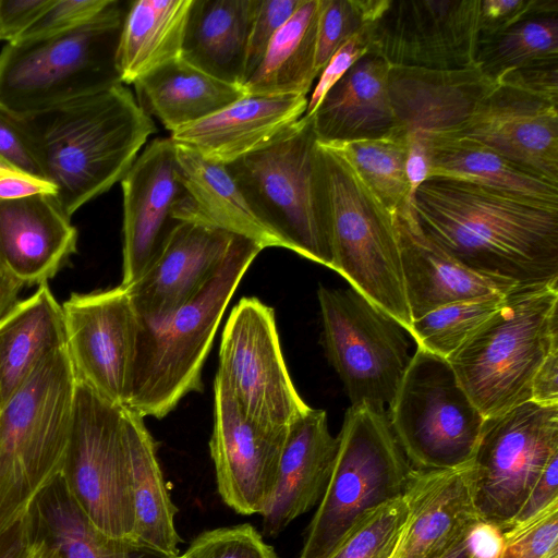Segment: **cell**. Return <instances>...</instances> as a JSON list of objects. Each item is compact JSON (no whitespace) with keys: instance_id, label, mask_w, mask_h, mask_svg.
<instances>
[{"instance_id":"cell-1","label":"cell","mask_w":558,"mask_h":558,"mask_svg":"<svg viewBox=\"0 0 558 558\" xmlns=\"http://www.w3.org/2000/svg\"><path fill=\"white\" fill-rule=\"evenodd\" d=\"M410 206L424 233L468 268L515 287L558 281V206L433 178Z\"/></svg>"},{"instance_id":"cell-2","label":"cell","mask_w":558,"mask_h":558,"mask_svg":"<svg viewBox=\"0 0 558 558\" xmlns=\"http://www.w3.org/2000/svg\"><path fill=\"white\" fill-rule=\"evenodd\" d=\"M43 178L71 216L126 174L148 137L150 116L119 83L94 94L31 113H16Z\"/></svg>"},{"instance_id":"cell-3","label":"cell","mask_w":558,"mask_h":558,"mask_svg":"<svg viewBox=\"0 0 558 558\" xmlns=\"http://www.w3.org/2000/svg\"><path fill=\"white\" fill-rule=\"evenodd\" d=\"M262 250L236 235L220 266L174 312L157 320L138 317L131 396L124 408L144 418H162L187 393L202 391V369L223 313Z\"/></svg>"},{"instance_id":"cell-4","label":"cell","mask_w":558,"mask_h":558,"mask_svg":"<svg viewBox=\"0 0 558 558\" xmlns=\"http://www.w3.org/2000/svg\"><path fill=\"white\" fill-rule=\"evenodd\" d=\"M558 281L510 290L500 307L448 357L487 418L531 400L538 367L558 348Z\"/></svg>"},{"instance_id":"cell-5","label":"cell","mask_w":558,"mask_h":558,"mask_svg":"<svg viewBox=\"0 0 558 558\" xmlns=\"http://www.w3.org/2000/svg\"><path fill=\"white\" fill-rule=\"evenodd\" d=\"M75 389L64 347L0 408V537L29 514L39 494L61 474Z\"/></svg>"},{"instance_id":"cell-6","label":"cell","mask_w":558,"mask_h":558,"mask_svg":"<svg viewBox=\"0 0 558 558\" xmlns=\"http://www.w3.org/2000/svg\"><path fill=\"white\" fill-rule=\"evenodd\" d=\"M250 206L284 248L332 268L322 153L312 117L226 165Z\"/></svg>"},{"instance_id":"cell-7","label":"cell","mask_w":558,"mask_h":558,"mask_svg":"<svg viewBox=\"0 0 558 558\" xmlns=\"http://www.w3.org/2000/svg\"><path fill=\"white\" fill-rule=\"evenodd\" d=\"M126 9L111 0L89 22L0 51V105L31 113L121 83L116 52Z\"/></svg>"},{"instance_id":"cell-8","label":"cell","mask_w":558,"mask_h":558,"mask_svg":"<svg viewBox=\"0 0 558 558\" xmlns=\"http://www.w3.org/2000/svg\"><path fill=\"white\" fill-rule=\"evenodd\" d=\"M318 145L333 257L331 269L410 332L412 319L396 213L380 202L338 150L319 142Z\"/></svg>"},{"instance_id":"cell-9","label":"cell","mask_w":558,"mask_h":558,"mask_svg":"<svg viewBox=\"0 0 558 558\" xmlns=\"http://www.w3.org/2000/svg\"><path fill=\"white\" fill-rule=\"evenodd\" d=\"M338 439L332 473L299 558H327L365 512L403 496L410 483L413 469L386 410L351 405Z\"/></svg>"},{"instance_id":"cell-10","label":"cell","mask_w":558,"mask_h":558,"mask_svg":"<svg viewBox=\"0 0 558 558\" xmlns=\"http://www.w3.org/2000/svg\"><path fill=\"white\" fill-rule=\"evenodd\" d=\"M387 414L411 468L423 472L471 461L485 420L447 359L421 348L411 356Z\"/></svg>"},{"instance_id":"cell-11","label":"cell","mask_w":558,"mask_h":558,"mask_svg":"<svg viewBox=\"0 0 558 558\" xmlns=\"http://www.w3.org/2000/svg\"><path fill=\"white\" fill-rule=\"evenodd\" d=\"M90 523L132 542L134 507L124 440V408L76 380L71 433L60 474Z\"/></svg>"},{"instance_id":"cell-12","label":"cell","mask_w":558,"mask_h":558,"mask_svg":"<svg viewBox=\"0 0 558 558\" xmlns=\"http://www.w3.org/2000/svg\"><path fill=\"white\" fill-rule=\"evenodd\" d=\"M317 298L325 354L351 405L364 403L385 410L411 361L407 330L352 287L320 284Z\"/></svg>"},{"instance_id":"cell-13","label":"cell","mask_w":558,"mask_h":558,"mask_svg":"<svg viewBox=\"0 0 558 558\" xmlns=\"http://www.w3.org/2000/svg\"><path fill=\"white\" fill-rule=\"evenodd\" d=\"M556 452L558 404L530 400L485 418L471 459L480 521L504 533Z\"/></svg>"},{"instance_id":"cell-14","label":"cell","mask_w":558,"mask_h":558,"mask_svg":"<svg viewBox=\"0 0 558 558\" xmlns=\"http://www.w3.org/2000/svg\"><path fill=\"white\" fill-rule=\"evenodd\" d=\"M215 381L258 424L286 428L307 405L289 375L274 308L243 296L225 325Z\"/></svg>"},{"instance_id":"cell-15","label":"cell","mask_w":558,"mask_h":558,"mask_svg":"<svg viewBox=\"0 0 558 558\" xmlns=\"http://www.w3.org/2000/svg\"><path fill=\"white\" fill-rule=\"evenodd\" d=\"M61 307L76 380L108 402L126 407L138 329L129 289L72 293Z\"/></svg>"},{"instance_id":"cell-16","label":"cell","mask_w":558,"mask_h":558,"mask_svg":"<svg viewBox=\"0 0 558 558\" xmlns=\"http://www.w3.org/2000/svg\"><path fill=\"white\" fill-rule=\"evenodd\" d=\"M481 0H389L369 26L371 51L390 65L459 70L476 65Z\"/></svg>"},{"instance_id":"cell-17","label":"cell","mask_w":558,"mask_h":558,"mask_svg":"<svg viewBox=\"0 0 558 558\" xmlns=\"http://www.w3.org/2000/svg\"><path fill=\"white\" fill-rule=\"evenodd\" d=\"M214 393L209 451L218 493L236 513L260 514L276 485L289 427H268L248 418L217 381Z\"/></svg>"},{"instance_id":"cell-18","label":"cell","mask_w":558,"mask_h":558,"mask_svg":"<svg viewBox=\"0 0 558 558\" xmlns=\"http://www.w3.org/2000/svg\"><path fill=\"white\" fill-rule=\"evenodd\" d=\"M558 99L497 81L452 135L476 141L558 183Z\"/></svg>"},{"instance_id":"cell-19","label":"cell","mask_w":558,"mask_h":558,"mask_svg":"<svg viewBox=\"0 0 558 558\" xmlns=\"http://www.w3.org/2000/svg\"><path fill=\"white\" fill-rule=\"evenodd\" d=\"M122 281L131 287L143 275L178 222L173 214L185 191L174 143L155 138L122 178Z\"/></svg>"},{"instance_id":"cell-20","label":"cell","mask_w":558,"mask_h":558,"mask_svg":"<svg viewBox=\"0 0 558 558\" xmlns=\"http://www.w3.org/2000/svg\"><path fill=\"white\" fill-rule=\"evenodd\" d=\"M235 236L204 222L178 221L143 275L128 288L138 317L157 320L174 312L220 266Z\"/></svg>"},{"instance_id":"cell-21","label":"cell","mask_w":558,"mask_h":558,"mask_svg":"<svg viewBox=\"0 0 558 558\" xmlns=\"http://www.w3.org/2000/svg\"><path fill=\"white\" fill-rule=\"evenodd\" d=\"M497 80L476 64L459 70L390 65L389 94L397 125L429 141L452 135Z\"/></svg>"},{"instance_id":"cell-22","label":"cell","mask_w":558,"mask_h":558,"mask_svg":"<svg viewBox=\"0 0 558 558\" xmlns=\"http://www.w3.org/2000/svg\"><path fill=\"white\" fill-rule=\"evenodd\" d=\"M408 514L390 558H444L480 522L472 465L413 470L404 493Z\"/></svg>"},{"instance_id":"cell-23","label":"cell","mask_w":558,"mask_h":558,"mask_svg":"<svg viewBox=\"0 0 558 558\" xmlns=\"http://www.w3.org/2000/svg\"><path fill=\"white\" fill-rule=\"evenodd\" d=\"M76 246L77 230L53 195L0 199V266L24 287L48 283Z\"/></svg>"},{"instance_id":"cell-24","label":"cell","mask_w":558,"mask_h":558,"mask_svg":"<svg viewBox=\"0 0 558 558\" xmlns=\"http://www.w3.org/2000/svg\"><path fill=\"white\" fill-rule=\"evenodd\" d=\"M307 101L295 94L245 95L170 140L207 161L229 165L274 142L305 114Z\"/></svg>"},{"instance_id":"cell-25","label":"cell","mask_w":558,"mask_h":558,"mask_svg":"<svg viewBox=\"0 0 558 558\" xmlns=\"http://www.w3.org/2000/svg\"><path fill=\"white\" fill-rule=\"evenodd\" d=\"M339 447L327 414L310 409L288 428L272 494L262 511L263 533L275 537L322 500Z\"/></svg>"},{"instance_id":"cell-26","label":"cell","mask_w":558,"mask_h":558,"mask_svg":"<svg viewBox=\"0 0 558 558\" xmlns=\"http://www.w3.org/2000/svg\"><path fill=\"white\" fill-rule=\"evenodd\" d=\"M411 319L450 303L507 294L511 283L478 274L449 255L421 229L411 206L396 213Z\"/></svg>"},{"instance_id":"cell-27","label":"cell","mask_w":558,"mask_h":558,"mask_svg":"<svg viewBox=\"0 0 558 558\" xmlns=\"http://www.w3.org/2000/svg\"><path fill=\"white\" fill-rule=\"evenodd\" d=\"M389 69L381 56L368 51L332 85L311 116L319 143L379 136L397 126Z\"/></svg>"},{"instance_id":"cell-28","label":"cell","mask_w":558,"mask_h":558,"mask_svg":"<svg viewBox=\"0 0 558 558\" xmlns=\"http://www.w3.org/2000/svg\"><path fill=\"white\" fill-rule=\"evenodd\" d=\"M181 184L185 191L173 217L194 220L246 238L266 247H284L281 240L254 213L226 165L207 161L175 145Z\"/></svg>"},{"instance_id":"cell-29","label":"cell","mask_w":558,"mask_h":558,"mask_svg":"<svg viewBox=\"0 0 558 558\" xmlns=\"http://www.w3.org/2000/svg\"><path fill=\"white\" fill-rule=\"evenodd\" d=\"M256 4L257 0H192L181 58L242 87Z\"/></svg>"},{"instance_id":"cell-30","label":"cell","mask_w":558,"mask_h":558,"mask_svg":"<svg viewBox=\"0 0 558 558\" xmlns=\"http://www.w3.org/2000/svg\"><path fill=\"white\" fill-rule=\"evenodd\" d=\"M64 347L62 307L43 283L0 322V408L44 360Z\"/></svg>"},{"instance_id":"cell-31","label":"cell","mask_w":558,"mask_h":558,"mask_svg":"<svg viewBox=\"0 0 558 558\" xmlns=\"http://www.w3.org/2000/svg\"><path fill=\"white\" fill-rule=\"evenodd\" d=\"M124 440L135 517L132 542L178 557L181 538L174 525L177 508L159 465L156 442L144 417L128 408H124Z\"/></svg>"},{"instance_id":"cell-32","label":"cell","mask_w":558,"mask_h":558,"mask_svg":"<svg viewBox=\"0 0 558 558\" xmlns=\"http://www.w3.org/2000/svg\"><path fill=\"white\" fill-rule=\"evenodd\" d=\"M134 86L142 108L171 133L245 96L243 87L218 80L182 58L142 77Z\"/></svg>"},{"instance_id":"cell-33","label":"cell","mask_w":558,"mask_h":558,"mask_svg":"<svg viewBox=\"0 0 558 558\" xmlns=\"http://www.w3.org/2000/svg\"><path fill=\"white\" fill-rule=\"evenodd\" d=\"M192 0H138L126 9L116 68L122 84H134L182 54Z\"/></svg>"},{"instance_id":"cell-34","label":"cell","mask_w":558,"mask_h":558,"mask_svg":"<svg viewBox=\"0 0 558 558\" xmlns=\"http://www.w3.org/2000/svg\"><path fill=\"white\" fill-rule=\"evenodd\" d=\"M428 179L471 182L558 206V183L550 182L471 138L447 135L428 142Z\"/></svg>"},{"instance_id":"cell-35","label":"cell","mask_w":558,"mask_h":558,"mask_svg":"<svg viewBox=\"0 0 558 558\" xmlns=\"http://www.w3.org/2000/svg\"><path fill=\"white\" fill-rule=\"evenodd\" d=\"M29 518L33 537L46 541L62 558H177L102 534L78 508L61 475L39 494Z\"/></svg>"},{"instance_id":"cell-36","label":"cell","mask_w":558,"mask_h":558,"mask_svg":"<svg viewBox=\"0 0 558 558\" xmlns=\"http://www.w3.org/2000/svg\"><path fill=\"white\" fill-rule=\"evenodd\" d=\"M318 15L319 0H302L242 86L245 95L307 96L318 76L315 68Z\"/></svg>"},{"instance_id":"cell-37","label":"cell","mask_w":558,"mask_h":558,"mask_svg":"<svg viewBox=\"0 0 558 558\" xmlns=\"http://www.w3.org/2000/svg\"><path fill=\"white\" fill-rule=\"evenodd\" d=\"M324 144V143H322ZM353 167L365 184L392 213L410 206L405 172L407 132L399 125L379 136L329 143Z\"/></svg>"},{"instance_id":"cell-38","label":"cell","mask_w":558,"mask_h":558,"mask_svg":"<svg viewBox=\"0 0 558 558\" xmlns=\"http://www.w3.org/2000/svg\"><path fill=\"white\" fill-rule=\"evenodd\" d=\"M555 62H558V15L530 19L478 40L476 64L495 80L508 70Z\"/></svg>"},{"instance_id":"cell-39","label":"cell","mask_w":558,"mask_h":558,"mask_svg":"<svg viewBox=\"0 0 558 558\" xmlns=\"http://www.w3.org/2000/svg\"><path fill=\"white\" fill-rule=\"evenodd\" d=\"M506 294L454 302L413 320L417 348L447 359L502 304Z\"/></svg>"},{"instance_id":"cell-40","label":"cell","mask_w":558,"mask_h":558,"mask_svg":"<svg viewBox=\"0 0 558 558\" xmlns=\"http://www.w3.org/2000/svg\"><path fill=\"white\" fill-rule=\"evenodd\" d=\"M408 514L404 496L365 512L327 558H390Z\"/></svg>"},{"instance_id":"cell-41","label":"cell","mask_w":558,"mask_h":558,"mask_svg":"<svg viewBox=\"0 0 558 558\" xmlns=\"http://www.w3.org/2000/svg\"><path fill=\"white\" fill-rule=\"evenodd\" d=\"M389 0H319L315 68L319 75L338 48L375 23Z\"/></svg>"},{"instance_id":"cell-42","label":"cell","mask_w":558,"mask_h":558,"mask_svg":"<svg viewBox=\"0 0 558 558\" xmlns=\"http://www.w3.org/2000/svg\"><path fill=\"white\" fill-rule=\"evenodd\" d=\"M177 558H277V555L253 525L244 523L201 533Z\"/></svg>"},{"instance_id":"cell-43","label":"cell","mask_w":558,"mask_h":558,"mask_svg":"<svg viewBox=\"0 0 558 558\" xmlns=\"http://www.w3.org/2000/svg\"><path fill=\"white\" fill-rule=\"evenodd\" d=\"M502 536L498 558H558V501Z\"/></svg>"},{"instance_id":"cell-44","label":"cell","mask_w":558,"mask_h":558,"mask_svg":"<svg viewBox=\"0 0 558 558\" xmlns=\"http://www.w3.org/2000/svg\"><path fill=\"white\" fill-rule=\"evenodd\" d=\"M110 2L111 0H52L14 41L44 38L74 29L93 20Z\"/></svg>"},{"instance_id":"cell-45","label":"cell","mask_w":558,"mask_h":558,"mask_svg":"<svg viewBox=\"0 0 558 558\" xmlns=\"http://www.w3.org/2000/svg\"><path fill=\"white\" fill-rule=\"evenodd\" d=\"M550 15H558V0H481L478 40L523 21Z\"/></svg>"},{"instance_id":"cell-46","label":"cell","mask_w":558,"mask_h":558,"mask_svg":"<svg viewBox=\"0 0 558 558\" xmlns=\"http://www.w3.org/2000/svg\"><path fill=\"white\" fill-rule=\"evenodd\" d=\"M301 2L302 0H257L247 44L245 82L262 62L275 35Z\"/></svg>"},{"instance_id":"cell-47","label":"cell","mask_w":558,"mask_h":558,"mask_svg":"<svg viewBox=\"0 0 558 558\" xmlns=\"http://www.w3.org/2000/svg\"><path fill=\"white\" fill-rule=\"evenodd\" d=\"M371 26V25H369ZM369 26H366L345 40L330 58L318 75L304 116L311 117L326 93L363 56L371 51Z\"/></svg>"},{"instance_id":"cell-48","label":"cell","mask_w":558,"mask_h":558,"mask_svg":"<svg viewBox=\"0 0 558 558\" xmlns=\"http://www.w3.org/2000/svg\"><path fill=\"white\" fill-rule=\"evenodd\" d=\"M0 165L44 179L20 117L1 105Z\"/></svg>"},{"instance_id":"cell-49","label":"cell","mask_w":558,"mask_h":558,"mask_svg":"<svg viewBox=\"0 0 558 558\" xmlns=\"http://www.w3.org/2000/svg\"><path fill=\"white\" fill-rule=\"evenodd\" d=\"M556 501H558V452L551 456L506 531L531 521Z\"/></svg>"},{"instance_id":"cell-50","label":"cell","mask_w":558,"mask_h":558,"mask_svg":"<svg viewBox=\"0 0 558 558\" xmlns=\"http://www.w3.org/2000/svg\"><path fill=\"white\" fill-rule=\"evenodd\" d=\"M496 80L526 92L558 99V62L508 70Z\"/></svg>"},{"instance_id":"cell-51","label":"cell","mask_w":558,"mask_h":558,"mask_svg":"<svg viewBox=\"0 0 558 558\" xmlns=\"http://www.w3.org/2000/svg\"><path fill=\"white\" fill-rule=\"evenodd\" d=\"M51 2L52 0H0L2 40L14 41Z\"/></svg>"},{"instance_id":"cell-52","label":"cell","mask_w":558,"mask_h":558,"mask_svg":"<svg viewBox=\"0 0 558 558\" xmlns=\"http://www.w3.org/2000/svg\"><path fill=\"white\" fill-rule=\"evenodd\" d=\"M54 195L56 189L48 181L0 165V199H17L27 196Z\"/></svg>"},{"instance_id":"cell-53","label":"cell","mask_w":558,"mask_h":558,"mask_svg":"<svg viewBox=\"0 0 558 558\" xmlns=\"http://www.w3.org/2000/svg\"><path fill=\"white\" fill-rule=\"evenodd\" d=\"M531 400L539 404H558V348L545 357L532 381Z\"/></svg>"},{"instance_id":"cell-54","label":"cell","mask_w":558,"mask_h":558,"mask_svg":"<svg viewBox=\"0 0 558 558\" xmlns=\"http://www.w3.org/2000/svg\"><path fill=\"white\" fill-rule=\"evenodd\" d=\"M33 539L29 514L0 537V558H23Z\"/></svg>"},{"instance_id":"cell-55","label":"cell","mask_w":558,"mask_h":558,"mask_svg":"<svg viewBox=\"0 0 558 558\" xmlns=\"http://www.w3.org/2000/svg\"><path fill=\"white\" fill-rule=\"evenodd\" d=\"M24 288L0 266V322L21 301L20 295Z\"/></svg>"},{"instance_id":"cell-56","label":"cell","mask_w":558,"mask_h":558,"mask_svg":"<svg viewBox=\"0 0 558 558\" xmlns=\"http://www.w3.org/2000/svg\"><path fill=\"white\" fill-rule=\"evenodd\" d=\"M23 558H62V556L46 541L33 537Z\"/></svg>"},{"instance_id":"cell-57","label":"cell","mask_w":558,"mask_h":558,"mask_svg":"<svg viewBox=\"0 0 558 558\" xmlns=\"http://www.w3.org/2000/svg\"><path fill=\"white\" fill-rule=\"evenodd\" d=\"M444 558H473L469 534L462 538Z\"/></svg>"},{"instance_id":"cell-58","label":"cell","mask_w":558,"mask_h":558,"mask_svg":"<svg viewBox=\"0 0 558 558\" xmlns=\"http://www.w3.org/2000/svg\"><path fill=\"white\" fill-rule=\"evenodd\" d=\"M0 39H2V33H1V27H0Z\"/></svg>"},{"instance_id":"cell-59","label":"cell","mask_w":558,"mask_h":558,"mask_svg":"<svg viewBox=\"0 0 558 558\" xmlns=\"http://www.w3.org/2000/svg\"><path fill=\"white\" fill-rule=\"evenodd\" d=\"M474 558V557H473Z\"/></svg>"}]
</instances>
